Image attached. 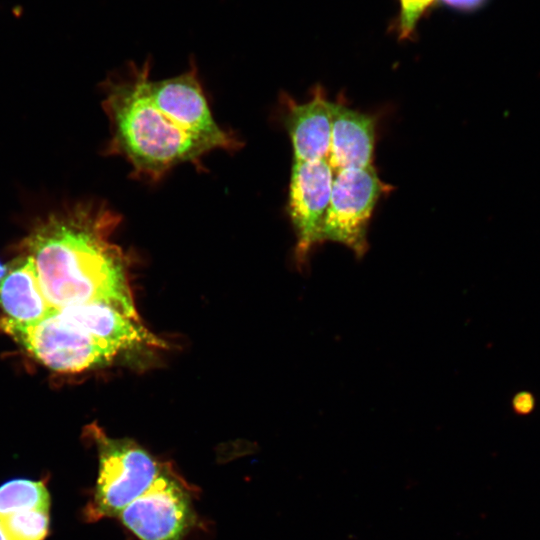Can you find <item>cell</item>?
<instances>
[{"label":"cell","instance_id":"obj_10","mask_svg":"<svg viewBox=\"0 0 540 540\" xmlns=\"http://www.w3.org/2000/svg\"><path fill=\"white\" fill-rule=\"evenodd\" d=\"M331 141L327 162L333 173L372 165L376 118L348 107L342 100L331 101Z\"/></svg>","mask_w":540,"mask_h":540},{"label":"cell","instance_id":"obj_8","mask_svg":"<svg viewBox=\"0 0 540 540\" xmlns=\"http://www.w3.org/2000/svg\"><path fill=\"white\" fill-rule=\"evenodd\" d=\"M283 124L293 151V161L327 160L331 141V101L317 86L303 103L287 94L281 98Z\"/></svg>","mask_w":540,"mask_h":540},{"label":"cell","instance_id":"obj_18","mask_svg":"<svg viewBox=\"0 0 540 540\" xmlns=\"http://www.w3.org/2000/svg\"><path fill=\"white\" fill-rule=\"evenodd\" d=\"M0 540H9L6 532L3 529V526L1 524V520H0Z\"/></svg>","mask_w":540,"mask_h":540},{"label":"cell","instance_id":"obj_16","mask_svg":"<svg viewBox=\"0 0 540 540\" xmlns=\"http://www.w3.org/2000/svg\"><path fill=\"white\" fill-rule=\"evenodd\" d=\"M442 3L459 9V10H474L483 5L487 0H440Z\"/></svg>","mask_w":540,"mask_h":540},{"label":"cell","instance_id":"obj_2","mask_svg":"<svg viewBox=\"0 0 540 540\" xmlns=\"http://www.w3.org/2000/svg\"><path fill=\"white\" fill-rule=\"evenodd\" d=\"M121 215L104 202L80 201L41 218L21 242L53 310L91 301L139 319L129 280L130 257L115 242Z\"/></svg>","mask_w":540,"mask_h":540},{"label":"cell","instance_id":"obj_3","mask_svg":"<svg viewBox=\"0 0 540 540\" xmlns=\"http://www.w3.org/2000/svg\"><path fill=\"white\" fill-rule=\"evenodd\" d=\"M0 329L49 369L78 373L112 361L121 350L53 311L32 324L0 318Z\"/></svg>","mask_w":540,"mask_h":540},{"label":"cell","instance_id":"obj_14","mask_svg":"<svg viewBox=\"0 0 540 540\" xmlns=\"http://www.w3.org/2000/svg\"><path fill=\"white\" fill-rule=\"evenodd\" d=\"M433 2V0H400V36L409 37L414 31L415 26L423 12Z\"/></svg>","mask_w":540,"mask_h":540},{"label":"cell","instance_id":"obj_17","mask_svg":"<svg viewBox=\"0 0 540 540\" xmlns=\"http://www.w3.org/2000/svg\"><path fill=\"white\" fill-rule=\"evenodd\" d=\"M8 265L4 264L1 260H0V283L1 281L3 280V278L5 277V275L7 274L8 272Z\"/></svg>","mask_w":540,"mask_h":540},{"label":"cell","instance_id":"obj_6","mask_svg":"<svg viewBox=\"0 0 540 540\" xmlns=\"http://www.w3.org/2000/svg\"><path fill=\"white\" fill-rule=\"evenodd\" d=\"M118 517L140 540H183L195 522L188 491L167 468Z\"/></svg>","mask_w":540,"mask_h":540},{"label":"cell","instance_id":"obj_9","mask_svg":"<svg viewBox=\"0 0 540 540\" xmlns=\"http://www.w3.org/2000/svg\"><path fill=\"white\" fill-rule=\"evenodd\" d=\"M57 311L68 321L121 351L137 346L167 347L166 343L146 329L139 319L128 317L105 302L91 301Z\"/></svg>","mask_w":540,"mask_h":540},{"label":"cell","instance_id":"obj_11","mask_svg":"<svg viewBox=\"0 0 540 540\" xmlns=\"http://www.w3.org/2000/svg\"><path fill=\"white\" fill-rule=\"evenodd\" d=\"M0 283V307L6 318L20 324L44 319L53 310L46 300L33 259L20 255Z\"/></svg>","mask_w":540,"mask_h":540},{"label":"cell","instance_id":"obj_5","mask_svg":"<svg viewBox=\"0 0 540 540\" xmlns=\"http://www.w3.org/2000/svg\"><path fill=\"white\" fill-rule=\"evenodd\" d=\"M389 189L373 165L335 172L321 242L342 244L361 258L368 250V228L373 211Z\"/></svg>","mask_w":540,"mask_h":540},{"label":"cell","instance_id":"obj_7","mask_svg":"<svg viewBox=\"0 0 540 540\" xmlns=\"http://www.w3.org/2000/svg\"><path fill=\"white\" fill-rule=\"evenodd\" d=\"M334 173L327 160L293 161L287 213L295 232V261L304 267L321 232L330 202Z\"/></svg>","mask_w":540,"mask_h":540},{"label":"cell","instance_id":"obj_13","mask_svg":"<svg viewBox=\"0 0 540 540\" xmlns=\"http://www.w3.org/2000/svg\"><path fill=\"white\" fill-rule=\"evenodd\" d=\"M0 520L9 540H43L49 529V509L21 510Z\"/></svg>","mask_w":540,"mask_h":540},{"label":"cell","instance_id":"obj_1","mask_svg":"<svg viewBox=\"0 0 540 540\" xmlns=\"http://www.w3.org/2000/svg\"><path fill=\"white\" fill-rule=\"evenodd\" d=\"M150 71V59L129 62L104 83L111 134L106 153L124 158L132 177L156 183L178 165L201 170L212 151L242 147L235 132L216 122L194 59L175 77L153 80Z\"/></svg>","mask_w":540,"mask_h":540},{"label":"cell","instance_id":"obj_12","mask_svg":"<svg viewBox=\"0 0 540 540\" xmlns=\"http://www.w3.org/2000/svg\"><path fill=\"white\" fill-rule=\"evenodd\" d=\"M49 504V493L39 481L14 479L0 486V518L21 510L49 509Z\"/></svg>","mask_w":540,"mask_h":540},{"label":"cell","instance_id":"obj_4","mask_svg":"<svg viewBox=\"0 0 540 540\" xmlns=\"http://www.w3.org/2000/svg\"><path fill=\"white\" fill-rule=\"evenodd\" d=\"M99 471L88 517L97 520L118 516L143 494L162 472L161 464L129 438H110L94 428Z\"/></svg>","mask_w":540,"mask_h":540},{"label":"cell","instance_id":"obj_15","mask_svg":"<svg viewBox=\"0 0 540 540\" xmlns=\"http://www.w3.org/2000/svg\"><path fill=\"white\" fill-rule=\"evenodd\" d=\"M534 407V398L527 392L517 394L513 399V408L521 414L529 413Z\"/></svg>","mask_w":540,"mask_h":540}]
</instances>
